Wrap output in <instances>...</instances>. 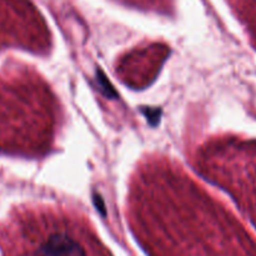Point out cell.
<instances>
[{
    "mask_svg": "<svg viewBox=\"0 0 256 256\" xmlns=\"http://www.w3.org/2000/svg\"><path fill=\"white\" fill-rule=\"evenodd\" d=\"M36 256H85V252L69 235L54 234L40 245Z\"/></svg>",
    "mask_w": 256,
    "mask_h": 256,
    "instance_id": "1",
    "label": "cell"
}]
</instances>
